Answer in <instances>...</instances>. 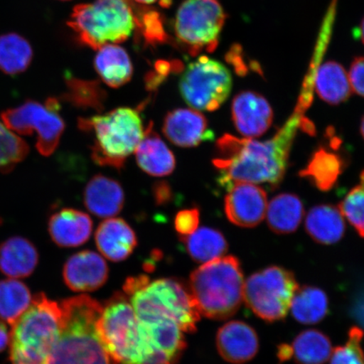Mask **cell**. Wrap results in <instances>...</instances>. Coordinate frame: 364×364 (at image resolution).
<instances>
[{
	"label": "cell",
	"instance_id": "1",
	"mask_svg": "<svg viewBox=\"0 0 364 364\" xmlns=\"http://www.w3.org/2000/svg\"><path fill=\"white\" fill-rule=\"evenodd\" d=\"M303 112L297 107L279 133L266 142L230 134L221 136L216 144L218 156L213 161L220 172L221 185L228 190L237 182L279 185L284 178L296 132L302 124Z\"/></svg>",
	"mask_w": 364,
	"mask_h": 364
},
{
	"label": "cell",
	"instance_id": "2",
	"mask_svg": "<svg viewBox=\"0 0 364 364\" xmlns=\"http://www.w3.org/2000/svg\"><path fill=\"white\" fill-rule=\"evenodd\" d=\"M59 304L61 331L48 364H117L97 334L102 304L85 294Z\"/></svg>",
	"mask_w": 364,
	"mask_h": 364
},
{
	"label": "cell",
	"instance_id": "3",
	"mask_svg": "<svg viewBox=\"0 0 364 364\" xmlns=\"http://www.w3.org/2000/svg\"><path fill=\"white\" fill-rule=\"evenodd\" d=\"M125 292L139 321L169 320L182 331H197L200 313L190 290L174 279H162L149 283L147 277L127 280Z\"/></svg>",
	"mask_w": 364,
	"mask_h": 364
},
{
	"label": "cell",
	"instance_id": "4",
	"mask_svg": "<svg viewBox=\"0 0 364 364\" xmlns=\"http://www.w3.org/2000/svg\"><path fill=\"white\" fill-rule=\"evenodd\" d=\"M60 304L44 294H36L31 306L11 326V364H48L61 331Z\"/></svg>",
	"mask_w": 364,
	"mask_h": 364
},
{
	"label": "cell",
	"instance_id": "5",
	"mask_svg": "<svg viewBox=\"0 0 364 364\" xmlns=\"http://www.w3.org/2000/svg\"><path fill=\"white\" fill-rule=\"evenodd\" d=\"M244 283L238 259L222 257L195 270L190 277L189 289L200 315L223 321L238 311Z\"/></svg>",
	"mask_w": 364,
	"mask_h": 364
},
{
	"label": "cell",
	"instance_id": "6",
	"mask_svg": "<svg viewBox=\"0 0 364 364\" xmlns=\"http://www.w3.org/2000/svg\"><path fill=\"white\" fill-rule=\"evenodd\" d=\"M78 124L82 131L92 132L95 135L91 149L93 161L117 169L124 167L126 159L135 151L144 134L142 117L138 110L129 107L80 118Z\"/></svg>",
	"mask_w": 364,
	"mask_h": 364
},
{
	"label": "cell",
	"instance_id": "7",
	"mask_svg": "<svg viewBox=\"0 0 364 364\" xmlns=\"http://www.w3.org/2000/svg\"><path fill=\"white\" fill-rule=\"evenodd\" d=\"M97 331L105 349L117 363L148 364L153 353L130 300L117 294L103 306Z\"/></svg>",
	"mask_w": 364,
	"mask_h": 364
},
{
	"label": "cell",
	"instance_id": "8",
	"mask_svg": "<svg viewBox=\"0 0 364 364\" xmlns=\"http://www.w3.org/2000/svg\"><path fill=\"white\" fill-rule=\"evenodd\" d=\"M138 23L129 0H95L76 6L68 26L82 44L98 50L125 42Z\"/></svg>",
	"mask_w": 364,
	"mask_h": 364
},
{
	"label": "cell",
	"instance_id": "9",
	"mask_svg": "<svg viewBox=\"0 0 364 364\" xmlns=\"http://www.w3.org/2000/svg\"><path fill=\"white\" fill-rule=\"evenodd\" d=\"M226 20L218 0H184L177 11L176 40L192 55L215 51Z\"/></svg>",
	"mask_w": 364,
	"mask_h": 364
},
{
	"label": "cell",
	"instance_id": "10",
	"mask_svg": "<svg viewBox=\"0 0 364 364\" xmlns=\"http://www.w3.org/2000/svg\"><path fill=\"white\" fill-rule=\"evenodd\" d=\"M299 284L292 272L269 267L254 273L244 283L243 300L258 317L267 322L283 320Z\"/></svg>",
	"mask_w": 364,
	"mask_h": 364
},
{
	"label": "cell",
	"instance_id": "11",
	"mask_svg": "<svg viewBox=\"0 0 364 364\" xmlns=\"http://www.w3.org/2000/svg\"><path fill=\"white\" fill-rule=\"evenodd\" d=\"M231 89L229 70L207 56L189 63L179 82L182 98L190 107L200 111L217 110L229 97Z\"/></svg>",
	"mask_w": 364,
	"mask_h": 364
},
{
	"label": "cell",
	"instance_id": "12",
	"mask_svg": "<svg viewBox=\"0 0 364 364\" xmlns=\"http://www.w3.org/2000/svg\"><path fill=\"white\" fill-rule=\"evenodd\" d=\"M60 107V102L54 97H49L45 105L28 100L20 107L4 111L1 118L9 130L18 134L30 136L36 132V149L42 156H50L65 129V122L58 114Z\"/></svg>",
	"mask_w": 364,
	"mask_h": 364
},
{
	"label": "cell",
	"instance_id": "13",
	"mask_svg": "<svg viewBox=\"0 0 364 364\" xmlns=\"http://www.w3.org/2000/svg\"><path fill=\"white\" fill-rule=\"evenodd\" d=\"M267 198L260 186L248 182H237L229 189L225 200L228 220L234 225L252 228L266 217Z\"/></svg>",
	"mask_w": 364,
	"mask_h": 364
},
{
	"label": "cell",
	"instance_id": "14",
	"mask_svg": "<svg viewBox=\"0 0 364 364\" xmlns=\"http://www.w3.org/2000/svg\"><path fill=\"white\" fill-rule=\"evenodd\" d=\"M109 268L97 252L83 250L73 255L65 264L63 281L74 292L85 293L101 289L107 283Z\"/></svg>",
	"mask_w": 364,
	"mask_h": 364
},
{
	"label": "cell",
	"instance_id": "15",
	"mask_svg": "<svg viewBox=\"0 0 364 364\" xmlns=\"http://www.w3.org/2000/svg\"><path fill=\"white\" fill-rule=\"evenodd\" d=\"M163 133L173 144L181 148L196 147L215 138L207 118L193 109H175L168 113L164 119Z\"/></svg>",
	"mask_w": 364,
	"mask_h": 364
},
{
	"label": "cell",
	"instance_id": "16",
	"mask_svg": "<svg viewBox=\"0 0 364 364\" xmlns=\"http://www.w3.org/2000/svg\"><path fill=\"white\" fill-rule=\"evenodd\" d=\"M231 112L236 129L245 138L261 136L272 125L273 112L270 104L253 91H242L235 95Z\"/></svg>",
	"mask_w": 364,
	"mask_h": 364
},
{
	"label": "cell",
	"instance_id": "17",
	"mask_svg": "<svg viewBox=\"0 0 364 364\" xmlns=\"http://www.w3.org/2000/svg\"><path fill=\"white\" fill-rule=\"evenodd\" d=\"M216 345L218 353L225 361L242 364L256 356L259 339L252 326L243 321H233L218 330Z\"/></svg>",
	"mask_w": 364,
	"mask_h": 364
},
{
	"label": "cell",
	"instance_id": "18",
	"mask_svg": "<svg viewBox=\"0 0 364 364\" xmlns=\"http://www.w3.org/2000/svg\"><path fill=\"white\" fill-rule=\"evenodd\" d=\"M93 223L85 213L63 208L48 220V233L54 243L63 248L77 247L87 242Z\"/></svg>",
	"mask_w": 364,
	"mask_h": 364
},
{
	"label": "cell",
	"instance_id": "19",
	"mask_svg": "<svg viewBox=\"0 0 364 364\" xmlns=\"http://www.w3.org/2000/svg\"><path fill=\"white\" fill-rule=\"evenodd\" d=\"M95 242L103 256L112 262L126 260L138 244L135 232L122 218H109L97 228Z\"/></svg>",
	"mask_w": 364,
	"mask_h": 364
},
{
	"label": "cell",
	"instance_id": "20",
	"mask_svg": "<svg viewBox=\"0 0 364 364\" xmlns=\"http://www.w3.org/2000/svg\"><path fill=\"white\" fill-rule=\"evenodd\" d=\"M125 196L119 182L97 175L90 180L84 192L86 208L99 218L116 216L124 208Z\"/></svg>",
	"mask_w": 364,
	"mask_h": 364
},
{
	"label": "cell",
	"instance_id": "21",
	"mask_svg": "<svg viewBox=\"0 0 364 364\" xmlns=\"http://www.w3.org/2000/svg\"><path fill=\"white\" fill-rule=\"evenodd\" d=\"M39 262L38 249L21 236H13L0 244V272L10 279H26Z\"/></svg>",
	"mask_w": 364,
	"mask_h": 364
},
{
	"label": "cell",
	"instance_id": "22",
	"mask_svg": "<svg viewBox=\"0 0 364 364\" xmlns=\"http://www.w3.org/2000/svg\"><path fill=\"white\" fill-rule=\"evenodd\" d=\"M136 159L141 169L153 176H166L175 170L176 159L150 122L142 140L135 149Z\"/></svg>",
	"mask_w": 364,
	"mask_h": 364
},
{
	"label": "cell",
	"instance_id": "23",
	"mask_svg": "<svg viewBox=\"0 0 364 364\" xmlns=\"http://www.w3.org/2000/svg\"><path fill=\"white\" fill-rule=\"evenodd\" d=\"M98 50L95 68L104 83L119 88L129 82L134 68L126 50L116 44L105 45Z\"/></svg>",
	"mask_w": 364,
	"mask_h": 364
},
{
	"label": "cell",
	"instance_id": "24",
	"mask_svg": "<svg viewBox=\"0 0 364 364\" xmlns=\"http://www.w3.org/2000/svg\"><path fill=\"white\" fill-rule=\"evenodd\" d=\"M306 229L317 243L332 245L338 242L346 229L343 213L333 205H318L309 212Z\"/></svg>",
	"mask_w": 364,
	"mask_h": 364
},
{
	"label": "cell",
	"instance_id": "25",
	"mask_svg": "<svg viewBox=\"0 0 364 364\" xmlns=\"http://www.w3.org/2000/svg\"><path fill=\"white\" fill-rule=\"evenodd\" d=\"M314 86L318 97L332 105L347 101L352 93L347 72L338 63L333 61L318 66L314 76Z\"/></svg>",
	"mask_w": 364,
	"mask_h": 364
},
{
	"label": "cell",
	"instance_id": "26",
	"mask_svg": "<svg viewBox=\"0 0 364 364\" xmlns=\"http://www.w3.org/2000/svg\"><path fill=\"white\" fill-rule=\"evenodd\" d=\"M344 170V159L340 154L324 147L312 154L308 165L300 171L304 177L318 190L326 192L333 188Z\"/></svg>",
	"mask_w": 364,
	"mask_h": 364
},
{
	"label": "cell",
	"instance_id": "27",
	"mask_svg": "<svg viewBox=\"0 0 364 364\" xmlns=\"http://www.w3.org/2000/svg\"><path fill=\"white\" fill-rule=\"evenodd\" d=\"M304 212L303 203L297 196L280 194L267 205L268 226L277 234L293 233L301 223Z\"/></svg>",
	"mask_w": 364,
	"mask_h": 364
},
{
	"label": "cell",
	"instance_id": "28",
	"mask_svg": "<svg viewBox=\"0 0 364 364\" xmlns=\"http://www.w3.org/2000/svg\"><path fill=\"white\" fill-rule=\"evenodd\" d=\"M33 50L28 41L16 33L0 36V71L16 76L31 65Z\"/></svg>",
	"mask_w": 364,
	"mask_h": 364
},
{
	"label": "cell",
	"instance_id": "29",
	"mask_svg": "<svg viewBox=\"0 0 364 364\" xmlns=\"http://www.w3.org/2000/svg\"><path fill=\"white\" fill-rule=\"evenodd\" d=\"M290 308L296 321L302 324H316L328 312V299L324 291L316 287H299Z\"/></svg>",
	"mask_w": 364,
	"mask_h": 364
},
{
	"label": "cell",
	"instance_id": "30",
	"mask_svg": "<svg viewBox=\"0 0 364 364\" xmlns=\"http://www.w3.org/2000/svg\"><path fill=\"white\" fill-rule=\"evenodd\" d=\"M189 256L198 263H207L222 257L227 252L228 243L221 232L212 228H200L182 238Z\"/></svg>",
	"mask_w": 364,
	"mask_h": 364
},
{
	"label": "cell",
	"instance_id": "31",
	"mask_svg": "<svg viewBox=\"0 0 364 364\" xmlns=\"http://www.w3.org/2000/svg\"><path fill=\"white\" fill-rule=\"evenodd\" d=\"M291 348L297 364H325L333 352L328 336L316 330L301 332Z\"/></svg>",
	"mask_w": 364,
	"mask_h": 364
},
{
	"label": "cell",
	"instance_id": "32",
	"mask_svg": "<svg viewBox=\"0 0 364 364\" xmlns=\"http://www.w3.org/2000/svg\"><path fill=\"white\" fill-rule=\"evenodd\" d=\"M31 301L33 296L24 283L16 279L0 280V320L13 326Z\"/></svg>",
	"mask_w": 364,
	"mask_h": 364
},
{
	"label": "cell",
	"instance_id": "33",
	"mask_svg": "<svg viewBox=\"0 0 364 364\" xmlns=\"http://www.w3.org/2000/svg\"><path fill=\"white\" fill-rule=\"evenodd\" d=\"M67 92L63 95L66 102L78 108H90L102 111L107 93L99 82L82 80L67 76Z\"/></svg>",
	"mask_w": 364,
	"mask_h": 364
},
{
	"label": "cell",
	"instance_id": "34",
	"mask_svg": "<svg viewBox=\"0 0 364 364\" xmlns=\"http://www.w3.org/2000/svg\"><path fill=\"white\" fill-rule=\"evenodd\" d=\"M29 150L24 140L11 133L0 122V171H11L17 164L28 156Z\"/></svg>",
	"mask_w": 364,
	"mask_h": 364
},
{
	"label": "cell",
	"instance_id": "35",
	"mask_svg": "<svg viewBox=\"0 0 364 364\" xmlns=\"http://www.w3.org/2000/svg\"><path fill=\"white\" fill-rule=\"evenodd\" d=\"M339 209L359 235L364 238V171L361 173L359 183L346 196Z\"/></svg>",
	"mask_w": 364,
	"mask_h": 364
},
{
	"label": "cell",
	"instance_id": "36",
	"mask_svg": "<svg viewBox=\"0 0 364 364\" xmlns=\"http://www.w3.org/2000/svg\"><path fill=\"white\" fill-rule=\"evenodd\" d=\"M363 332L358 327L349 331L348 341L344 347L333 350L331 364H364V353L361 347Z\"/></svg>",
	"mask_w": 364,
	"mask_h": 364
},
{
	"label": "cell",
	"instance_id": "37",
	"mask_svg": "<svg viewBox=\"0 0 364 364\" xmlns=\"http://www.w3.org/2000/svg\"><path fill=\"white\" fill-rule=\"evenodd\" d=\"M200 213L198 208L184 209L177 213L175 218V228L182 238L194 233L199 225Z\"/></svg>",
	"mask_w": 364,
	"mask_h": 364
},
{
	"label": "cell",
	"instance_id": "38",
	"mask_svg": "<svg viewBox=\"0 0 364 364\" xmlns=\"http://www.w3.org/2000/svg\"><path fill=\"white\" fill-rule=\"evenodd\" d=\"M348 77L354 92L364 97V57L354 59Z\"/></svg>",
	"mask_w": 364,
	"mask_h": 364
},
{
	"label": "cell",
	"instance_id": "39",
	"mask_svg": "<svg viewBox=\"0 0 364 364\" xmlns=\"http://www.w3.org/2000/svg\"><path fill=\"white\" fill-rule=\"evenodd\" d=\"M154 195L157 204L164 205L169 203L172 197L170 186L166 182H159L154 185Z\"/></svg>",
	"mask_w": 364,
	"mask_h": 364
},
{
	"label": "cell",
	"instance_id": "40",
	"mask_svg": "<svg viewBox=\"0 0 364 364\" xmlns=\"http://www.w3.org/2000/svg\"><path fill=\"white\" fill-rule=\"evenodd\" d=\"M10 341V331L2 320H0V353L4 351L9 346Z\"/></svg>",
	"mask_w": 364,
	"mask_h": 364
},
{
	"label": "cell",
	"instance_id": "41",
	"mask_svg": "<svg viewBox=\"0 0 364 364\" xmlns=\"http://www.w3.org/2000/svg\"><path fill=\"white\" fill-rule=\"evenodd\" d=\"M292 348H291L290 345L283 344L279 346V352H277V357H279L281 362L289 360V359L292 358Z\"/></svg>",
	"mask_w": 364,
	"mask_h": 364
},
{
	"label": "cell",
	"instance_id": "42",
	"mask_svg": "<svg viewBox=\"0 0 364 364\" xmlns=\"http://www.w3.org/2000/svg\"><path fill=\"white\" fill-rule=\"evenodd\" d=\"M358 36H359V38H360V39L362 40V42L364 44V19L361 22L360 27H359Z\"/></svg>",
	"mask_w": 364,
	"mask_h": 364
},
{
	"label": "cell",
	"instance_id": "43",
	"mask_svg": "<svg viewBox=\"0 0 364 364\" xmlns=\"http://www.w3.org/2000/svg\"><path fill=\"white\" fill-rule=\"evenodd\" d=\"M134 1L144 4H149L156 2L157 0H134Z\"/></svg>",
	"mask_w": 364,
	"mask_h": 364
},
{
	"label": "cell",
	"instance_id": "44",
	"mask_svg": "<svg viewBox=\"0 0 364 364\" xmlns=\"http://www.w3.org/2000/svg\"><path fill=\"white\" fill-rule=\"evenodd\" d=\"M360 131H361V134L363 136V138L364 139V117H363V119L361 122Z\"/></svg>",
	"mask_w": 364,
	"mask_h": 364
}]
</instances>
